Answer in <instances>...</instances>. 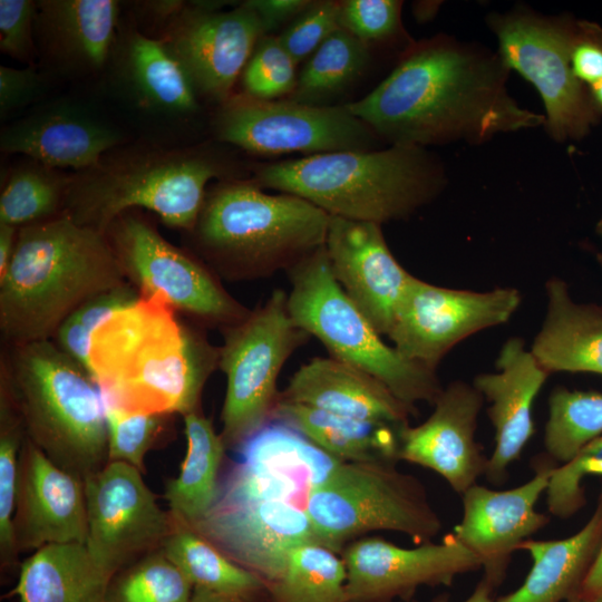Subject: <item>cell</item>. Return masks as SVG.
<instances>
[{
  "mask_svg": "<svg viewBox=\"0 0 602 602\" xmlns=\"http://www.w3.org/2000/svg\"><path fill=\"white\" fill-rule=\"evenodd\" d=\"M339 12L340 1H313L278 36L284 49L297 64L305 61L340 28Z\"/></svg>",
  "mask_w": 602,
  "mask_h": 602,
  "instance_id": "cell-46",
  "label": "cell"
},
{
  "mask_svg": "<svg viewBox=\"0 0 602 602\" xmlns=\"http://www.w3.org/2000/svg\"><path fill=\"white\" fill-rule=\"evenodd\" d=\"M126 282L105 233L64 212L20 227L0 279L3 346L51 340L80 304Z\"/></svg>",
  "mask_w": 602,
  "mask_h": 602,
  "instance_id": "cell-3",
  "label": "cell"
},
{
  "mask_svg": "<svg viewBox=\"0 0 602 602\" xmlns=\"http://www.w3.org/2000/svg\"><path fill=\"white\" fill-rule=\"evenodd\" d=\"M297 65L278 36H263L242 74L245 95L263 100L289 97L297 85Z\"/></svg>",
  "mask_w": 602,
  "mask_h": 602,
  "instance_id": "cell-43",
  "label": "cell"
},
{
  "mask_svg": "<svg viewBox=\"0 0 602 602\" xmlns=\"http://www.w3.org/2000/svg\"><path fill=\"white\" fill-rule=\"evenodd\" d=\"M547 310L531 352L548 372L602 375V308L576 303L566 283H546Z\"/></svg>",
  "mask_w": 602,
  "mask_h": 602,
  "instance_id": "cell-26",
  "label": "cell"
},
{
  "mask_svg": "<svg viewBox=\"0 0 602 602\" xmlns=\"http://www.w3.org/2000/svg\"><path fill=\"white\" fill-rule=\"evenodd\" d=\"M105 234L126 281L140 297L162 295L179 313L220 331L251 312L198 258L169 243L140 214L123 213Z\"/></svg>",
  "mask_w": 602,
  "mask_h": 602,
  "instance_id": "cell-12",
  "label": "cell"
},
{
  "mask_svg": "<svg viewBox=\"0 0 602 602\" xmlns=\"http://www.w3.org/2000/svg\"><path fill=\"white\" fill-rule=\"evenodd\" d=\"M565 602H589V600H586V599H584V598H582V596L576 595V596H573V598L569 599V600L565 601Z\"/></svg>",
  "mask_w": 602,
  "mask_h": 602,
  "instance_id": "cell-57",
  "label": "cell"
},
{
  "mask_svg": "<svg viewBox=\"0 0 602 602\" xmlns=\"http://www.w3.org/2000/svg\"><path fill=\"white\" fill-rule=\"evenodd\" d=\"M574 76L589 88L602 81V28L576 20L571 46Z\"/></svg>",
  "mask_w": 602,
  "mask_h": 602,
  "instance_id": "cell-48",
  "label": "cell"
},
{
  "mask_svg": "<svg viewBox=\"0 0 602 602\" xmlns=\"http://www.w3.org/2000/svg\"><path fill=\"white\" fill-rule=\"evenodd\" d=\"M591 96L599 108V110L602 113V81L598 82L596 85L590 87Z\"/></svg>",
  "mask_w": 602,
  "mask_h": 602,
  "instance_id": "cell-56",
  "label": "cell"
},
{
  "mask_svg": "<svg viewBox=\"0 0 602 602\" xmlns=\"http://www.w3.org/2000/svg\"><path fill=\"white\" fill-rule=\"evenodd\" d=\"M194 586L163 550L118 571L109 581L106 602H192Z\"/></svg>",
  "mask_w": 602,
  "mask_h": 602,
  "instance_id": "cell-39",
  "label": "cell"
},
{
  "mask_svg": "<svg viewBox=\"0 0 602 602\" xmlns=\"http://www.w3.org/2000/svg\"><path fill=\"white\" fill-rule=\"evenodd\" d=\"M40 75L31 68L0 67V113L2 116L21 108L40 94Z\"/></svg>",
  "mask_w": 602,
  "mask_h": 602,
  "instance_id": "cell-49",
  "label": "cell"
},
{
  "mask_svg": "<svg viewBox=\"0 0 602 602\" xmlns=\"http://www.w3.org/2000/svg\"><path fill=\"white\" fill-rule=\"evenodd\" d=\"M253 181L329 215L381 225L406 220L434 201L446 185V172L426 148L389 146L262 164Z\"/></svg>",
  "mask_w": 602,
  "mask_h": 602,
  "instance_id": "cell-4",
  "label": "cell"
},
{
  "mask_svg": "<svg viewBox=\"0 0 602 602\" xmlns=\"http://www.w3.org/2000/svg\"><path fill=\"white\" fill-rule=\"evenodd\" d=\"M221 333L219 369L226 389L220 436L226 449L235 450L272 420L280 396L278 376L310 336L291 319L288 293L280 289Z\"/></svg>",
  "mask_w": 602,
  "mask_h": 602,
  "instance_id": "cell-10",
  "label": "cell"
},
{
  "mask_svg": "<svg viewBox=\"0 0 602 602\" xmlns=\"http://www.w3.org/2000/svg\"><path fill=\"white\" fill-rule=\"evenodd\" d=\"M0 387L26 436L56 465L85 479L108 463L104 400L90 373L52 340L3 346Z\"/></svg>",
  "mask_w": 602,
  "mask_h": 602,
  "instance_id": "cell-6",
  "label": "cell"
},
{
  "mask_svg": "<svg viewBox=\"0 0 602 602\" xmlns=\"http://www.w3.org/2000/svg\"><path fill=\"white\" fill-rule=\"evenodd\" d=\"M56 51L94 70L107 60L115 37L118 6L114 0H50L39 3Z\"/></svg>",
  "mask_w": 602,
  "mask_h": 602,
  "instance_id": "cell-32",
  "label": "cell"
},
{
  "mask_svg": "<svg viewBox=\"0 0 602 602\" xmlns=\"http://www.w3.org/2000/svg\"><path fill=\"white\" fill-rule=\"evenodd\" d=\"M119 136L108 127L67 110L45 113L1 134L3 152L30 156L47 167L93 168Z\"/></svg>",
  "mask_w": 602,
  "mask_h": 602,
  "instance_id": "cell-27",
  "label": "cell"
},
{
  "mask_svg": "<svg viewBox=\"0 0 602 602\" xmlns=\"http://www.w3.org/2000/svg\"><path fill=\"white\" fill-rule=\"evenodd\" d=\"M87 536L84 479L56 465L26 436L12 518L17 553L55 544H86Z\"/></svg>",
  "mask_w": 602,
  "mask_h": 602,
  "instance_id": "cell-20",
  "label": "cell"
},
{
  "mask_svg": "<svg viewBox=\"0 0 602 602\" xmlns=\"http://www.w3.org/2000/svg\"><path fill=\"white\" fill-rule=\"evenodd\" d=\"M190 526L265 585L281 575L291 551L320 544L303 507L222 480L208 512Z\"/></svg>",
  "mask_w": 602,
  "mask_h": 602,
  "instance_id": "cell-14",
  "label": "cell"
},
{
  "mask_svg": "<svg viewBox=\"0 0 602 602\" xmlns=\"http://www.w3.org/2000/svg\"><path fill=\"white\" fill-rule=\"evenodd\" d=\"M589 602H602V593L595 595L594 598L590 599Z\"/></svg>",
  "mask_w": 602,
  "mask_h": 602,
  "instance_id": "cell-59",
  "label": "cell"
},
{
  "mask_svg": "<svg viewBox=\"0 0 602 602\" xmlns=\"http://www.w3.org/2000/svg\"><path fill=\"white\" fill-rule=\"evenodd\" d=\"M341 556L318 543L295 547L281 575L268 583L266 602H347Z\"/></svg>",
  "mask_w": 602,
  "mask_h": 602,
  "instance_id": "cell-36",
  "label": "cell"
},
{
  "mask_svg": "<svg viewBox=\"0 0 602 602\" xmlns=\"http://www.w3.org/2000/svg\"><path fill=\"white\" fill-rule=\"evenodd\" d=\"M324 247L344 293L381 336H388L414 275L392 255L381 225L330 215Z\"/></svg>",
  "mask_w": 602,
  "mask_h": 602,
  "instance_id": "cell-21",
  "label": "cell"
},
{
  "mask_svg": "<svg viewBox=\"0 0 602 602\" xmlns=\"http://www.w3.org/2000/svg\"><path fill=\"white\" fill-rule=\"evenodd\" d=\"M19 229L0 224V279L6 274L12 260Z\"/></svg>",
  "mask_w": 602,
  "mask_h": 602,
  "instance_id": "cell-52",
  "label": "cell"
},
{
  "mask_svg": "<svg viewBox=\"0 0 602 602\" xmlns=\"http://www.w3.org/2000/svg\"><path fill=\"white\" fill-rule=\"evenodd\" d=\"M396 460L341 462L314 487L305 512L319 543L339 554L373 531H394L417 544L433 542L441 520L424 484Z\"/></svg>",
  "mask_w": 602,
  "mask_h": 602,
  "instance_id": "cell-9",
  "label": "cell"
},
{
  "mask_svg": "<svg viewBox=\"0 0 602 602\" xmlns=\"http://www.w3.org/2000/svg\"><path fill=\"white\" fill-rule=\"evenodd\" d=\"M220 172L214 158L190 152H146L100 162L69 182L64 213L105 233L116 217L142 207L187 233L197 221L207 183Z\"/></svg>",
  "mask_w": 602,
  "mask_h": 602,
  "instance_id": "cell-7",
  "label": "cell"
},
{
  "mask_svg": "<svg viewBox=\"0 0 602 602\" xmlns=\"http://www.w3.org/2000/svg\"><path fill=\"white\" fill-rule=\"evenodd\" d=\"M602 436V394L557 387L548 398L544 447L560 465Z\"/></svg>",
  "mask_w": 602,
  "mask_h": 602,
  "instance_id": "cell-37",
  "label": "cell"
},
{
  "mask_svg": "<svg viewBox=\"0 0 602 602\" xmlns=\"http://www.w3.org/2000/svg\"><path fill=\"white\" fill-rule=\"evenodd\" d=\"M602 544V492L590 520L575 534L550 541L526 540L532 566L521 586L494 602H565L576 596Z\"/></svg>",
  "mask_w": 602,
  "mask_h": 602,
  "instance_id": "cell-28",
  "label": "cell"
},
{
  "mask_svg": "<svg viewBox=\"0 0 602 602\" xmlns=\"http://www.w3.org/2000/svg\"><path fill=\"white\" fill-rule=\"evenodd\" d=\"M235 452L236 460L244 467L279 487L304 509L311 491L343 462L279 420L268 423Z\"/></svg>",
  "mask_w": 602,
  "mask_h": 602,
  "instance_id": "cell-25",
  "label": "cell"
},
{
  "mask_svg": "<svg viewBox=\"0 0 602 602\" xmlns=\"http://www.w3.org/2000/svg\"><path fill=\"white\" fill-rule=\"evenodd\" d=\"M279 397L370 421L407 425L417 414L378 379L332 357H315L301 366Z\"/></svg>",
  "mask_w": 602,
  "mask_h": 602,
  "instance_id": "cell-24",
  "label": "cell"
},
{
  "mask_svg": "<svg viewBox=\"0 0 602 602\" xmlns=\"http://www.w3.org/2000/svg\"><path fill=\"white\" fill-rule=\"evenodd\" d=\"M496 368V372L478 375L473 386L491 402L487 414L495 430L485 476L491 484L502 485L535 433L532 409L550 373L520 338L503 344Z\"/></svg>",
  "mask_w": 602,
  "mask_h": 602,
  "instance_id": "cell-23",
  "label": "cell"
},
{
  "mask_svg": "<svg viewBox=\"0 0 602 602\" xmlns=\"http://www.w3.org/2000/svg\"><path fill=\"white\" fill-rule=\"evenodd\" d=\"M313 1L311 0H249L244 1L259 16L264 33L272 35L285 22H292L302 14Z\"/></svg>",
  "mask_w": 602,
  "mask_h": 602,
  "instance_id": "cell-50",
  "label": "cell"
},
{
  "mask_svg": "<svg viewBox=\"0 0 602 602\" xmlns=\"http://www.w3.org/2000/svg\"><path fill=\"white\" fill-rule=\"evenodd\" d=\"M600 593H602V544L577 595L590 600Z\"/></svg>",
  "mask_w": 602,
  "mask_h": 602,
  "instance_id": "cell-51",
  "label": "cell"
},
{
  "mask_svg": "<svg viewBox=\"0 0 602 602\" xmlns=\"http://www.w3.org/2000/svg\"><path fill=\"white\" fill-rule=\"evenodd\" d=\"M88 536L86 547L109 575L162 550L176 520L163 509L143 474L122 462H108L84 479Z\"/></svg>",
  "mask_w": 602,
  "mask_h": 602,
  "instance_id": "cell-15",
  "label": "cell"
},
{
  "mask_svg": "<svg viewBox=\"0 0 602 602\" xmlns=\"http://www.w3.org/2000/svg\"><path fill=\"white\" fill-rule=\"evenodd\" d=\"M26 438L21 417L0 387V572L1 583L18 576L21 561L12 538L19 456Z\"/></svg>",
  "mask_w": 602,
  "mask_h": 602,
  "instance_id": "cell-38",
  "label": "cell"
},
{
  "mask_svg": "<svg viewBox=\"0 0 602 602\" xmlns=\"http://www.w3.org/2000/svg\"><path fill=\"white\" fill-rule=\"evenodd\" d=\"M288 311L294 323L321 341L330 357L382 382L400 401L434 404L443 390L436 370L388 346L334 279L322 246L288 271Z\"/></svg>",
  "mask_w": 602,
  "mask_h": 602,
  "instance_id": "cell-8",
  "label": "cell"
},
{
  "mask_svg": "<svg viewBox=\"0 0 602 602\" xmlns=\"http://www.w3.org/2000/svg\"><path fill=\"white\" fill-rule=\"evenodd\" d=\"M402 602H415V601L410 600V601H402Z\"/></svg>",
  "mask_w": 602,
  "mask_h": 602,
  "instance_id": "cell-60",
  "label": "cell"
},
{
  "mask_svg": "<svg viewBox=\"0 0 602 602\" xmlns=\"http://www.w3.org/2000/svg\"><path fill=\"white\" fill-rule=\"evenodd\" d=\"M129 79L147 104L171 111H193L195 88L165 43L136 33L127 51Z\"/></svg>",
  "mask_w": 602,
  "mask_h": 602,
  "instance_id": "cell-35",
  "label": "cell"
},
{
  "mask_svg": "<svg viewBox=\"0 0 602 602\" xmlns=\"http://www.w3.org/2000/svg\"><path fill=\"white\" fill-rule=\"evenodd\" d=\"M162 550L194 588L244 602H266L264 582L231 561L190 525L176 520Z\"/></svg>",
  "mask_w": 602,
  "mask_h": 602,
  "instance_id": "cell-33",
  "label": "cell"
},
{
  "mask_svg": "<svg viewBox=\"0 0 602 602\" xmlns=\"http://www.w3.org/2000/svg\"><path fill=\"white\" fill-rule=\"evenodd\" d=\"M183 419L187 452L178 476L165 482L164 498L176 520L193 525L205 516L216 497L227 449L202 410Z\"/></svg>",
  "mask_w": 602,
  "mask_h": 602,
  "instance_id": "cell-31",
  "label": "cell"
},
{
  "mask_svg": "<svg viewBox=\"0 0 602 602\" xmlns=\"http://www.w3.org/2000/svg\"><path fill=\"white\" fill-rule=\"evenodd\" d=\"M330 215L292 194H268L254 181L206 193L192 253L221 280L242 282L288 271L324 246Z\"/></svg>",
  "mask_w": 602,
  "mask_h": 602,
  "instance_id": "cell-5",
  "label": "cell"
},
{
  "mask_svg": "<svg viewBox=\"0 0 602 602\" xmlns=\"http://www.w3.org/2000/svg\"><path fill=\"white\" fill-rule=\"evenodd\" d=\"M340 556L347 571V602L410 601L420 586H448L482 569L479 557L452 533L440 543L404 548L381 537H360Z\"/></svg>",
  "mask_w": 602,
  "mask_h": 602,
  "instance_id": "cell-17",
  "label": "cell"
},
{
  "mask_svg": "<svg viewBox=\"0 0 602 602\" xmlns=\"http://www.w3.org/2000/svg\"><path fill=\"white\" fill-rule=\"evenodd\" d=\"M272 420L289 425L343 462H399L401 431L409 425L340 416L280 397Z\"/></svg>",
  "mask_w": 602,
  "mask_h": 602,
  "instance_id": "cell-30",
  "label": "cell"
},
{
  "mask_svg": "<svg viewBox=\"0 0 602 602\" xmlns=\"http://www.w3.org/2000/svg\"><path fill=\"white\" fill-rule=\"evenodd\" d=\"M110 580L85 544L47 545L21 562L6 596L19 602H106Z\"/></svg>",
  "mask_w": 602,
  "mask_h": 602,
  "instance_id": "cell-29",
  "label": "cell"
},
{
  "mask_svg": "<svg viewBox=\"0 0 602 602\" xmlns=\"http://www.w3.org/2000/svg\"><path fill=\"white\" fill-rule=\"evenodd\" d=\"M596 233L602 237V217L599 220L596 224Z\"/></svg>",
  "mask_w": 602,
  "mask_h": 602,
  "instance_id": "cell-58",
  "label": "cell"
},
{
  "mask_svg": "<svg viewBox=\"0 0 602 602\" xmlns=\"http://www.w3.org/2000/svg\"><path fill=\"white\" fill-rule=\"evenodd\" d=\"M493 591L494 589L482 577L474 591L464 602H494ZM433 602H448V595L440 594L436 596Z\"/></svg>",
  "mask_w": 602,
  "mask_h": 602,
  "instance_id": "cell-53",
  "label": "cell"
},
{
  "mask_svg": "<svg viewBox=\"0 0 602 602\" xmlns=\"http://www.w3.org/2000/svg\"><path fill=\"white\" fill-rule=\"evenodd\" d=\"M36 4L30 0H0V49L18 60L33 51L32 23Z\"/></svg>",
  "mask_w": 602,
  "mask_h": 602,
  "instance_id": "cell-47",
  "label": "cell"
},
{
  "mask_svg": "<svg viewBox=\"0 0 602 602\" xmlns=\"http://www.w3.org/2000/svg\"><path fill=\"white\" fill-rule=\"evenodd\" d=\"M192 602H244L237 599L217 594L206 589L194 588Z\"/></svg>",
  "mask_w": 602,
  "mask_h": 602,
  "instance_id": "cell-54",
  "label": "cell"
},
{
  "mask_svg": "<svg viewBox=\"0 0 602 602\" xmlns=\"http://www.w3.org/2000/svg\"><path fill=\"white\" fill-rule=\"evenodd\" d=\"M263 36L259 16L244 2L230 11L202 4L178 14L165 46L195 90L224 103Z\"/></svg>",
  "mask_w": 602,
  "mask_h": 602,
  "instance_id": "cell-18",
  "label": "cell"
},
{
  "mask_svg": "<svg viewBox=\"0 0 602 602\" xmlns=\"http://www.w3.org/2000/svg\"><path fill=\"white\" fill-rule=\"evenodd\" d=\"M370 60V47L339 28L305 60L287 98L311 106H332L331 101L361 77Z\"/></svg>",
  "mask_w": 602,
  "mask_h": 602,
  "instance_id": "cell-34",
  "label": "cell"
},
{
  "mask_svg": "<svg viewBox=\"0 0 602 602\" xmlns=\"http://www.w3.org/2000/svg\"><path fill=\"white\" fill-rule=\"evenodd\" d=\"M521 303L514 288L486 292L443 288L412 276L388 334L407 359L436 370L465 338L509 320Z\"/></svg>",
  "mask_w": 602,
  "mask_h": 602,
  "instance_id": "cell-16",
  "label": "cell"
},
{
  "mask_svg": "<svg viewBox=\"0 0 602 602\" xmlns=\"http://www.w3.org/2000/svg\"><path fill=\"white\" fill-rule=\"evenodd\" d=\"M554 466L538 463L530 480L511 489L475 484L462 494L463 515L452 534L479 557L483 579L493 589L504 581L512 554L548 523L535 507Z\"/></svg>",
  "mask_w": 602,
  "mask_h": 602,
  "instance_id": "cell-19",
  "label": "cell"
},
{
  "mask_svg": "<svg viewBox=\"0 0 602 602\" xmlns=\"http://www.w3.org/2000/svg\"><path fill=\"white\" fill-rule=\"evenodd\" d=\"M436 2L420 1L414 4V14L418 20L426 21L436 12Z\"/></svg>",
  "mask_w": 602,
  "mask_h": 602,
  "instance_id": "cell-55",
  "label": "cell"
},
{
  "mask_svg": "<svg viewBox=\"0 0 602 602\" xmlns=\"http://www.w3.org/2000/svg\"><path fill=\"white\" fill-rule=\"evenodd\" d=\"M497 38V54L506 68L517 71L538 93L550 137L557 142L584 137L601 117L590 88L571 67L576 20L544 16L525 7L487 18Z\"/></svg>",
  "mask_w": 602,
  "mask_h": 602,
  "instance_id": "cell-11",
  "label": "cell"
},
{
  "mask_svg": "<svg viewBox=\"0 0 602 602\" xmlns=\"http://www.w3.org/2000/svg\"><path fill=\"white\" fill-rule=\"evenodd\" d=\"M497 51L447 35L412 41L368 95L344 104L389 146L479 145L545 125L509 94Z\"/></svg>",
  "mask_w": 602,
  "mask_h": 602,
  "instance_id": "cell-1",
  "label": "cell"
},
{
  "mask_svg": "<svg viewBox=\"0 0 602 602\" xmlns=\"http://www.w3.org/2000/svg\"><path fill=\"white\" fill-rule=\"evenodd\" d=\"M594 475L602 476V436L567 463L554 466L545 491L548 512L559 518L577 513L586 503L582 482Z\"/></svg>",
  "mask_w": 602,
  "mask_h": 602,
  "instance_id": "cell-44",
  "label": "cell"
},
{
  "mask_svg": "<svg viewBox=\"0 0 602 602\" xmlns=\"http://www.w3.org/2000/svg\"><path fill=\"white\" fill-rule=\"evenodd\" d=\"M108 462H122L146 473L145 457L175 438V415L130 414L104 402Z\"/></svg>",
  "mask_w": 602,
  "mask_h": 602,
  "instance_id": "cell-41",
  "label": "cell"
},
{
  "mask_svg": "<svg viewBox=\"0 0 602 602\" xmlns=\"http://www.w3.org/2000/svg\"><path fill=\"white\" fill-rule=\"evenodd\" d=\"M69 182L40 168L16 172L0 195V224L20 229L58 216Z\"/></svg>",
  "mask_w": 602,
  "mask_h": 602,
  "instance_id": "cell-40",
  "label": "cell"
},
{
  "mask_svg": "<svg viewBox=\"0 0 602 602\" xmlns=\"http://www.w3.org/2000/svg\"><path fill=\"white\" fill-rule=\"evenodd\" d=\"M89 360L106 405L130 414L183 417L202 410L220 347L162 295L140 297L95 330Z\"/></svg>",
  "mask_w": 602,
  "mask_h": 602,
  "instance_id": "cell-2",
  "label": "cell"
},
{
  "mask_svg": "<svg viewBox=\"0 0 602 602\" xmlns=\"http://www.w3.org/2000/svg\"><path fill=\"white\" fill-rule=\"evenodd\" d=\"M215 130L219 139L260 155L372 151L379 140L346 105L311 106L245 94L224 101Z\"/></svg>",
  "mask_w": 602,
  "mask_h": 602,
  "instance_id": "cell-13",
  "label": "cell"
},
{
  "mask_svg": "<svg viewBox=\"0 0 602 602\" xmlns=\"http://www.w3.org/2000/svg\"><path fill=\"white\" fill-rule=\"evenodd\" d=\"M402 1H340L339 25L370 48L405 36L401 23Z\"/></svg>",
  "mask_w": 602,
  "mask_h": 602,
  "instance_id": "cell-45",
  "label": "cell"
},
{
  "mask_svg": "<svg viewBox=\"0 0 602 602\" xmlns=\"http://www.w3.org/2000/svg\"><path fill=\"white\" fill-rule=\"evenodd\" d=\"M483 402L484 397L474 386L450 382L440 391L424 423L404 427L399 460L434 470L462 495L487 469L488 458L475 439Z\"/></svg>",
  "mask_w": 602,
  "mask_h": 602,
  "instance_id": "cell-22",
  "label": "cell"
},
{
  "mask_svg": "<svg viewBox=\"0 0 602 602\" xmlns=\"http://www.w3.org/2000/svg\"><path fill=\"white\" fill-rule=\"evenodd\" d=\"M139 299V292L128 282L99 293L71 312L51 340L90 373L89 350L95 330L114 313L133 305Z\"/></svg>",
  "mask_w": 602,
  "mask_h": 602,
  "instance_id": "cell-42",
  "label": "cell"
}]
</instances>
